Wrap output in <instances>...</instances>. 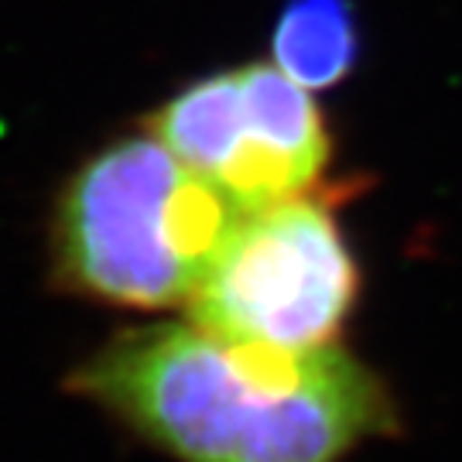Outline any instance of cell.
<instances>
[{
	"label": "cell",
	"instance_id": "obj_1",
	"mask_svg": "<svg viewBox=\"0 0 462 462\" xmlns=\"http://www.w3.org/2000/svg\"><path fill=\"white\" fill-rule=\"evenodd\" d=\"M76 391L182 462H339L394 418L346 349L291 356L199 326L120 336L76 374Z\"/></svg>",
	"mask_w": 462,
	"mask_h": 462
},
{
	"label": "cell",
	"instance_id": "obj_2",
	"mask_svg": "<svg viewBox=\"0 0 462 462\" xmlns=\"http://www.w3.org/2000/svg\"><path fill=\"white\" fill-rule=\"evenodd\" d=\"M233 216L151 134L106 148L69 182L55 247L66 278L93 298L131 309L189 305Z\"/></svg>",
	"mask_w": 462,
	"mask_h": 462
},
{
	"label": "cell",
	"instance_id": "obj_3",
	"mask_svg": "<svg viewBox=\"0 0 462 462\" xmlns=\"http://www.w3.org/2000/svg\"><path fill=\"white\" fill-rule=\"evenodd\" d=\"M356 284V261L332 213L298 196L233 216L189 315L226 343L301 356L336 346Z\"/></svg>",
	"mask_w": 462,
	"mask_h": 462
},
{
	"label": "cell",
	"instance_id": "obj_4",
	"mask_svg": "<svg viewBox=\"0 0 462 462\" xmlns=\"http://www.w3.org/2000/svg\"><path fill=\"white\" fill-rule=\"evenodd\" d=\"M151 134L236 213L309 196L329 165L315 99L267 62L185 86L151 116Z\"/></svg>",
	"mask_w": 462,
	"mask_h": 462
},
{
	"label": "cell",
	"instance_id": "obj_5",
	"mask_svg": "<svg viewBox=\"0 0 462 462\" xmlns=\"http://www.w3.org/2000/svg\"><path fill=\"white\" fill-rule=\"evenodd\" d=\"M274 66L305 89L343 83L360 55L349 0H288L271 38Z\"/></svg>",
	"mask_w": 462,
	"mask_h": 462
}]
</instances>
